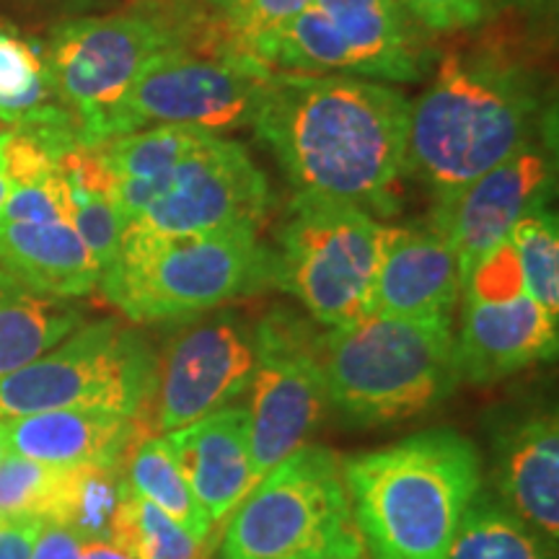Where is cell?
Wrapping results in <instances>:
<instances>
[{
	"label": "cell",
	"instance_id": "cell-1",
	"mask_svg": "<svg viewBox=\"0 0 559 559\" xmlns=\"http://www.w3.org/2000/svg\"><path fill=\"white\" fill-rule=\"evenodd\" d=\"M409 107L386 83L275 70L251 130L296 194L347 202L383 218L400 210Z\"/></svg>",
	"mask_w": 559,
	"mask_h": 559
},
{
	"label": "cell",
	"instance_id": "cell-2",
	"mask_svg": "<svg viewBox=\"0 0 559 559\" xmlns=\"http://www.w3.org/2000/svg\"><path fill=\"white\" fill-rule=\"evenodd\" d=\"M536 143H551L539 73L502 47H453L409 107L404 177L449 200Z\"/></svg>",
	"mask_w": 559,
	"mask_h": 559
},
{
	"label": "cell",
	"instance_id": "cell-3",
	"mask_svg": "<svg viewBox=\"0 0 559 559\" xmlns=\"http://www.w3.org/2000/svg\"><path fill=\"white\" fill-rule=\"evenodd\" d=\"M370 559H445L481 492V456L453 428H428L342 461Z\"/></svg>",
	"mask_w": 559,
	"mask_h": 559
},
{
	"label": "cell",
	"instance_id": "cell-4",
	"mask_svg": "<svg viewBox=\"0 0 559 559\" xmlns=\"http://www.w3.org/2000/svg\"><path fill=\"white\" fill-rule=\"evenodd\" d=\"M319 358L330 407L355 428L425 415L461 383L451 317L368 313L319 332Z\"/></svg>",
	"mask_w": 559,
	"mask_h": 559
},
{
	"label": "cell",
	"instance_id": "cell-5",
	"mask_svg": "<svg viewBox=\"0 0 559 559\" xmlns=\"http://www.w3.org/2000/svg\"><path fill=\"white\" fill-rule=\"evenodd\" d=\"M277 285L257 230L156 236L124 228L99 290L132 324H177Z\"/></svg>",
	"mask_w": 559,
	"mask_h": 559
},
{
	"label": "cell",
	"instance_id": "cell-6",
	"mask_svg": "<svg viewBox=\"0 0 559 559\" xmlns=\"http://www.w3.org/2000/svg\"><path fill=\"white\" fill-rule=\"evenodd\" d=\"M283 73H340L417 83L436 66L430 32L396 0H313L275 32L243 47Z\"/></svg>",
	"mask_w": 559,
	"mask_h": 559
},
{
	"label": "cell",
	"instance_id": "cell-7",
	"mask_svg": "<svg viewBox=\"0 0 559 559\" xmlns=\"http://www.w3.org/2000/svg\"><path fill=\"white\" fill-rule=\"evenodd\" d=\"M362 549L342 459L306 443L272 466L230 513L221 559H306Z\"/></svg>",
	"mask_w": 559,
	"mask_h": 559
},
{
	"label": "cell",
	"instance_id": "cell-8",
	"mask_svg": "<svg viewBox=\"0 0 559 559\" xmlns=\"http://www.w3.org/2000/svg\"><path fill=\"white\" fill-rule=\"evenodd\" d=\"M272 73L234 45L200 52L177 41L143 68L102 124L99 143L148 128H200L215 135L251 128Z\"/></svg>",
	"mask_w": 559,
	"mask_h": 559
},
{
	"label": "cell",
	"instance_id": "cell-9",
	"mask_svg": "<svg viewBox=\"0 0 559 559\" xmlns=\"http://www.w3.org/2000/svg\"><path fill=\"white\" fill-rule=\"evenodd\" d=\"M156 379V349L117 319L83 321L37 360L0 379V419L52 409H111L140 417Z\"/></svg>",
	"mask_w": 559,
	"mask_h": 559
},
{
	"label": "cell",
	"instance_id": "cell-10",
	"mask_svg": "<svg viewBox=\"0 0 559 559\" xmlns=\"http://www.w3.org/2000/svg\"><path fill=\"white\" fill-rule=\"evenodd\" d=\"M381 236L383 226L366 210L296 194L280 228L277 288L326 330L368 317Z\"/></svg>",
	"mask_w": 559,
	"mask_h": 559
},
{
	"label": "cell",
	"instance_id": "cell-11",
	"mask_svg": "<svg viewBox=\"0 0 559 559\" xmlns=\"http://www.w3.org/2000/svg\"><path fill=\"white\" fill-rule=\"evenodd\" d=\"M177 41H185L177 26L143 13L79 16L55 26L45 45L47 70L81 145L99 143L102 124L143 68Z\"/></svg>",
	"mask_w": 559,
	"mask_h": 559
},
{
	"label": "cell",
	"instance_id": "cell-12",
	"mask_svg": "<svg viewBox=\"0 0 559 559\" xmlns=\"http://www.w3.org/2000/svg\"><path fill=\"white\" fill-rule=\"evenodd\" d=\"M317 321L275 306L254 324L257 366L249 383V443L257 481L288 459L330 409Z\"/></svg>",
	"mask_w": 559,
	"mask_h": 559
},
{
	"label": "cell",
	"instance_id": "cell-13",
	"mask_svg": "<svg viewBox=\"0 0 559 559\" xmlns=\"http://www.w3.org/2000/svg\"><path fill=\"white\" fill-rule=\"evenodd\" d=\"M459 381L495 383L557 355L559 326L523 288L510 241L487 254L461 285Z\"/></svg>",
	"mask_w": 559,
	"mask_h": 559
},
{
	"label": "cell",
	"instance_id": "cell-14",
	"mask_svg": "<svg viewBox=\"0 0 559 559\" xmlns=\"http://www.w3.org/2000/svg\"><path fill=\"white\" fill-rule=\"evenodd\" d=\"M257 366L254 321L215 309L177 321L156 353L148 407L158 436L239 402Z\"/></svg>",
	"mask_w": 559,
	"mask_h": 559
},
{
	"label": "cell",
	"instance_id": "cell-15",
	"mask_svg": "<svg viewBox=\"0 0 559 559\" xmlns=\"http://www.w3.org/2000/svg\"><path fill=\"white\" fill-rule=\"evenodd\" d=\"M272 210L267 177L236 140L213 135L181 160L158 200L124 228L156 236L260 230Z\"/></svg>",
	"mask_w": 559,
	"mask_h": 559
},
{
	"label": "cell",
	"instance_id": "cell-16",
	"mask_svg": "<svg viewBox=\"0 0 559 559\" xmlns=\"http://www.w3.org/2000/svg\"><path fill=\"white\" fill-rule=\"evenodd\" d=\"M549 145H528L449 200L432 205L430 223L456 251L461 285L487 254L510 239L523 215L549 205L557 177Z\"/></svg>",
	"mask_w": 559,
	"mask_h": 559
},
{
	"label": "cell",
	"instance_id": "cell-17",
	"mask_svg": "<svg viewBox=\"0 0 559 559\" xmlns=\"http://www.w3.org/2000/svg\"><path fill=\"white\" fill-rule=\"evenodd\" d=\"M495 498L551 549L559 539V423L551 407L506 409L489 425Z\"/></svg>",
	"mask_w": 559,
	"mask_h": 559
},
{
	"label": "cell",
	"instance_id": "cell-18",
	"mask_svg": "<svg viewBox=\"0 0 559 559\" xmlns=\"http://www.w3.org/2000/svg\"><path fill=\"white\" fill-rule=\"evenodd\" d=\"M461 298L456 251L432 223L383 226L370 313L402 319L451 317Z\"/></svg>",
	"mask_w": 559,
	"mask_h": 559
},
{
	"label": "cell",
	"instance_id": "cell-19",
	"mask_svg": "<svg viewBox=\"0 0 559 559\" xmlns=\"http://www.w3.org/2000/svg\"><path fill=\"white\" fill-rule=\"evenodd\" d=\"M164 440L207 521L213 526L228 521L257 485L247 407L230 404L185 428L164 432Z\"/></svg>",
	"mask_w": 559,
	"mask_h": 559
},
{
	"label": "cell",
	"instance_id": "cell-20",
	"mask_svg": "<svg viewBox=\"0 0 559 559\" xmlns=\"http://www.w3.org/2000/svg\"><path fill=\"white\" fill-rule=\"evenodd\" d=\"M16 456L52 466H122L138 417L111 409H52L0 419Z\"/></svg>",
	"mask_w": 559,
	"mask_h": 559
},
{
	"label": "cell",
	"instance_id": "cell-21",
	"mask_svg": "<svg viewBox=\"0 0 559 559\" xmlns=\"http://www.w3.org/2000/svg\"><path fill=\"white\" fill-rule=\"evenodd\" d=\"M0 270L24 288L60 300L88 296L102 277L70 221L0 223Z\"/></svg>",
	"mask_w": 559,
	"mask_h": 559
},
{
	"label": "cell",
	"instance_id": "cell-22",
	"mask_svg": "<svg viewBox=\"0 0 559 559\" xmlns=\"http://www.w3.org/2000/svg\"><path fill=\"white\" fill-rule=\"evenodd\" d=\"M215 132L200 128H148L96 145L117 185L124 223L138 218L166 192L181 160L202 148Z\"/></svg>",
	"mask_w": 559,
	"mask_h": 559
},
{
	"label": "cell",
	"instance_id": "cell-23",
	"mask_svg": "<svg viewBox=\"0 0 559 559\" xmlns=\"http://www.w3.org/2000/svg\"><path fill=\"white\" fill-rule=\"evenodd\" d=\"M83 324L70 300L39 296L0 270V379L37 360Z\"/></svg>",
	"mask_w": 559,
	"mask_h": 559
},
{
	"label": "cell",
	"instance_id": "cell-24",
	"mask_svg": "<svg viewBox=\"0 0 559 559\" xmlns=\"http://www.w3.org/2000/svg\"><path fill=\"white\" fill-rule=\"evenodd\" d=\"M81 472L83 466L39 464L9 453L0 461V515L68 526Z\"/></svg>",
	"mask_w": 559,
	"mask_h": 559
},
{
	"label": "cell",
	"instance_id": "cell-25",
	"mask_svg": "<svg viewBox=\"0 0 559 559\" xmlns=\"http://www.w3.org/2000/svg\"><path fill=\"white\" fill-rule=\"evenodd\" d=\"M122 474L132 492L156 506L171 521H177L192 539L202 544L210 542L213 523L207 521L205 510L200 508L198 498L187 485L164 436L140 440L135 451L128 456Z\"/></svg>",
	"mask_w": 559,
	"mask_h": 559
},
{
	"label": "cell",
	"instance_id": "cell-26",
	"mask_svg": "<svg viewBox=\"0 0 559 559\" xmlns=\"http://www.w3.org/2000/svg\"><path fill=\"white\" fill-rule=\"evenodd\" d=\"M555 551L495 495L479 492L466 508L445 559H555Z\"/></svg>",
	"mask_w": 559,
	"mask_h": 559
},
{
	"label": "cell",
	"instance_id": "cell-27",
	"mask_svg": "<svg viewBox=\"0 0 559 559\" xmlns=\"http://www.w3.org/2000/svg\"><path fill=\"white\" fill-rule=\"evenodd\" d=\"M55 104L45 45L0 21V122L5 132Z\"/></svg>",
	"mask_w": 559,
	"mask_h": 559
},
{
	"label": "cell",
	"instance_id": "cell-28",
	"mask_svg": "<svg viewBox=\"0 0 559 559\" xmlns=\"http://www.w3.org/2000/svg\"><path fill=\"white\" fill-rule=\"evenodd\" d=\"M107 542L132 559H205L207 555V544L192 539L177 521L132 492L128 481Z\"/></svg>",
	"mask_w": 559,
	"mask_h": 559
},
{
	"label": "cell",
	"instance_id": "cell-29",
	"mask_svg": "<svg viewBox=\"0 0 559 559\" xmlns=\"http://www.w3.org/2000/svg\"><path fill=\"white\" fill-rule=\"evenodd\" d=\"M510 247L519 260L523 288L551 319H559V226L549 205L531 210L515 223Z\"/></svg>",
	"mask_w": 559,
	"mask_h": 559
},
{
	"label": "cell",
	"instance_id": "cell-30",
	"mask_svg": "<svg viewBox=\"0 0 559 559\" xmlns=\"http://www.w3.org/2000/svg\"><path fill=\"white\" fill-rule=\"evenodd\" d=\"M311 3L313 0H234L218 16V26L236 50H243L249 41L280 29Z\"/></svg>",
	"mask_w": 559,
	"mask_h": 559
},
{
	"label": "cell",
	"instance_id": "cell-31",
	"mask_svg": "<svg viewBox=\"0 0 559 559\" xmlns=\"http://www.w3.org/2000/svg\"><path fill=\"white\" fill-rule=\"evenodd\" d=\"M489 13L487 0H415V19L430 34L477 29Z\"/></svg>",
	"mask_w": 559,
	"mask_h": 559
},
{
	"label": "cell",
	"instance_id": "cell-32",
	"mask_svg": "<svg viewBox=\"0 0 559 559\" xmlns=\"http://www.w3.org/2000/svg\"><path fill=\"white\" fill-rule=\"evenodd\" d=\"M29 559H83V539L73 528L45 523Z\"/></svg>",
	"mask_w": 559,
	"mask_h": 559
},
{
	"label": "cell",
	"instance_id": "cell-33",
	"mask_svg": "<svg viewBox=\"0 0 559 559\" xmlns=\"http://www.w3.org/2000/svg\"><path fill=\"white\" fill-rule=\"evenodd\" d=\"M45 523L0 515V559H29Z\"/></svg>",
	"mask_w": 559,
	"mask_h": 559
},
{
	"label": "cell",
	"instance_id": "cell-34",
	"mask_svg": "<svg viewBox=\"0 0 559 559\" xmlns=\"http://www.w3.org/2000/svg\"><path fill=\"white\" fill-rule=\"evenodd\" d=\"M83 559H132L115 547V544L102 542V539H88L83 542Z\"/></svg>",
	"mask_w": 559,
	"mask_h": 559
},
{
	"label": "cell",
	"instance_id": "cell-35",
	"mask_svg": "<svg viewBox=\"0 0 559 559\" xmlns=\"http://www.w3.org/2000/svg\"><path fill=\"white\" fill-rule=\"evenodd\" d=\"M3 135L5 132H0V210H3L5 198H9L11 192V179L9 174H5V160H3Z\"/></svg>",
	"mask_w": 559,
	"mask_h": 559
},
{
	"label": "cell",
	"instance_id": "cell-36",
	"mask_svg": "<svg viewBox=\"0 0 559 559\" xmlns=\"http://www.w3.org/2000/svg\"><path fill=\"white\" fill-rule=\"evenodd\" d=\"M32 3H50V5H60L66 11H83L88 9L94 0H32Z\"/></svg>",
	"mask_w": 559,
	"mask_h": 559
},
{
	"label": "cell",
	"instance_id": "cell-37",
	"mask_svg": "<svg viewBox=\"0 0 559 559\" xmlns=\"http://www.w3.org/2000/svg\"><path fill=\"white\" fill-rule=\"evenodd\" d=\"M557 0H523V11H534V13H551L555 11Z\"/></svg>",
	"mask_w": 559,
	"mask_h": 559
},
{
	"label": "cell",
	"instance_id": "cell-38",
	"mask_svg": "<svg viewBox=\"0 0 559 559\" xmlns=\"http://www.w3.org/2000/svg\"><path fill=\"white\" fill-rule=\"evenodd\" d=\"M306 559H370L368 551H330V555H317V557H306Z\"/></svg>",
	"mask_w": 559,
	"mask_h": 559
},
{
	"label": "cell",
	"instance_id": "cell-39",
	"mask_svg": "<svg viewBox=\"0 0 559 559\" xmlns=\"http://www.w3.org/2000/svg\"><path fill=\"white\" fill-rule=\"evenodd\" d=\"M489 11H500V9H523V0H487Z\"/></svg>",
	"mask_w": 559,
	"mask_h": 559
},
{
	"label": "cell",
	"instance_id": "cell-40",
	"mask_svg": "<svg viewBox=\"0 0 559 559\" xmlns=\"http://www.w3.org/2000/svg\"><path fill=\"white\" fill-rule=\"evenodd\" d=\"M200 3H205L210 11H215V13H218V16H221V13H223V11H226V9H228V5H230V3H234V0H200Z\"/></svg>",
	"mask_w": 559,
	"mask_h": 559
},
{
	"label": "cell",
	"instance_id": "cell-41",
	"mask_svg": "<svg viewBox=\"0 0 559 559\" xmlns=\"http://www.w3.org/2000/svg\"><path fill=\"white\" fill-rule=\"evenodd\" d=\"M396 3H400V5H402V9H404V11H407L412 19H415V0H396ZM415 21H417V19H415Z\"/></svg>",
	"mask_w": 559,
	"mask_h": 559
}]
</instances>
